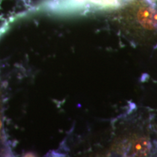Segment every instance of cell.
<instances>
[{"label": "cell", "instance_id": "obj_1", "mask_svg": "<svg viewBox=\"0 0 157 157\" xmlns=\"http://www.w3.org/2000/svg\"><path fill=\"white\" fill-rule=\"evenodd\" d=\"M93 2H97L98 4H107L109 2H111V0H91Z\"/></svg>", "mask_w": 157, "mask_h": 157}]
</instances>
